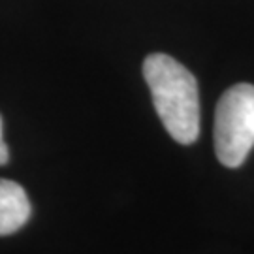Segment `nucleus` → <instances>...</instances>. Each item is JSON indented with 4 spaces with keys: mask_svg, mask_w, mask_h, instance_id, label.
<instances>
[{
    "mask_svg": "<svg viewBox=\"0 0 254 254\" xmlns=\"http://www.w3.org/2000/svg\"><path fill=\"white\" fill-rule=\"evenodd\" d=\"M143 77L168 134L183 145L194 143L200 136V94L190 70L170 55L153 53L143 63Z\"/></svg>",
    "mask_w": 254,
    "mask_h": 254,
    "instance_id": "obj_1",
    "label": "nucleus"
},
{
    "mask_svg": "<svg viewBox=\"0 0 254 254\" xmlns=\"http://www.w3.org/2000/svg\"><path fill=\"white\" fill-rule=\"evenodd\" d=\"M254 147V85L230 87L215 113V153L222 166L239 168Z\"/></svg>",
    "mask_w": 254,
    "mask_h": 254,
    "instance_id": "obj_2",
    "label": "nucleus"
},
{
    "mask_svg": "<svg viewBox=\"0 0 254 254\" xmlns=\"http://www.w3.org/2000/svg\"><path fill=\"white\" fill-rule=\"evenodd\" d=\"M32 207L25 189L15 181L0 179V236L15 234L30 218Z\"/></svg>",
    "mask_w": 254,
    "mask_h": 254,
    "instance_id": "obj_3",
    "label": "nucleus"
},
{
    "mask_svg": "<svg viewBox=\"0 0 254 254\" xmlns=\"http://www.w3.org/2000/svg\"><path fill=\"white\" fill-rule=\"evenodd\" d=\"M9 160V153H8V145L4 143V137H2V119H0V166Z\"/></svg>",
    "mask_w": 254,
    "mask_h": 254,
    "instance_id": "obj_4",
    "label": "nucleus"
}]
</instances>
